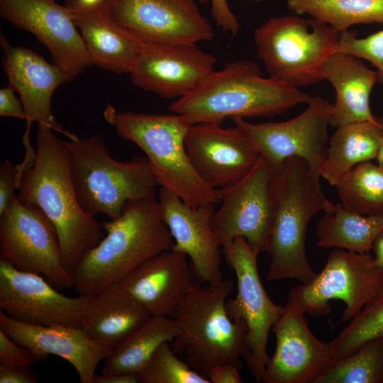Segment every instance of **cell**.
Masks as SVG:
<instances>
[{"mask_svg":"<svg viewBox=\"0 0 383 383\" xmlns=\"http://www.w3.org/2000/svg\"><path fill=\"white\" fill-rule=\"evenodd\" d=\"M19 200L40 207L54 224L64 265L72 274L87 252L104 238L102 223L87 213L77 199L64 140L38 124L36 157L17 188Z\"/></svg>","mask_w":383,"mask_h":383,"instance_id":"obj_1","label":"cell"},{"mask_svg":"<svg viewBox=\"0 0 383 383\" xmlns=\"http://www.w3.org/2000/svg\"><path fill=\"white\" fill-rule=\"evenodd\" d=\"M101 223L106 235L85 253L72 273L79 295H94L119 282L174 245L156 197L128 201L118 217Z\"/></svg>","mask_w":383,"mask_h":383,"instance_id":"obj_2","label":"cell"},{"mask_svg":"<svg viewBox=\"0 0 383 383\" xmlns=\"http://www.w3.org/2000/svg\"><path fill=\"white\" fill-rule=\"evenodd\" d=\"M311 95L299 88L265 78L257 63L249 60L230 62L213 71L194 89L169 106L174 113L192 125L221 123L226 118L271 117L282 114Z\"/></svg>","mask_w":383,"mask_h":383,"instance_id":"obj_3","label":"cell"},{"mask_svg":"<svg viewBox=\"0 0 383 383\" xmlns=\"http://www.w3.org/2000/svg\"><path fill=\"white\" fill-rule=\"evenodd\" d=\"M319 179L299 157L287 159L273 171L267 281L292 278L307 283L316 275L306 257L307 228L316 213L333 205L323 194Z\"/></svg>","mask_w":383,"mask_h":383,"instance_id":"obj_4","label":"cell"},{"mask_svg":"<svg viewBox=\"0 0 383 383\" xmlns=\"http://www.w3.org/2000/svg\"><path fill=\"white\" fill-rule=\"evenodd\" d=\"M233 287L229 277L216 286L196 283L170 316L180 330L170 343L172 350L206 378L220 364L240 369V358L247 355V326L243 320H232L226 310Z\"/></svg>","mask_w":383,"mask_h":383,"instance_id":"obj_5","label":"cell"},{"mask_svg":"<svg viewBox=\"0 0 383 383\" xmlns=\"http://www.w3.org/2000/svg\"><path fill=\"white\" fill-rule=\"evenodd\" d=\"M103 115L121 138L144 152L160 187L192 207L220 203L219 190L205 182L190 162L185 137L192 124L186 118L176 113L118 111L110 104Z\"/></svg>","mask_w":383,"mask_h":383,"instance_id":"obj_6","label":"cell"},{"mask_svg":"<svg viewBox=\"0 0 383 383\" xmlns=\"http://www.w3.org/2000/svg\"><path fill=\"white\" fill-rule=\"evenodd\" d=\"M64 142L69 152L73 187L87 213L104 214L114 219L128 201L156 197L160 185L147 157L119 162L111 157L98 133L84 138L74 135Z\"/></svg>","mask_w":383,"mask_h":383,"instance_id":"obj_7","label":"cell"},{"mask_svg":"<svg viewBox=\"0 0 383 383\" xmlns=\"http://www.w3.org/2000/svg\"><path fill=\"white\" fill-rule=\"evenodd\" d=\"M339 37L331 26L297 16L272 17L254 33L269 77L297 88L323 80V65Z\"/></svg>","mask_w":383,"mask_h":383,"instance_id":"obj_8","label":"cell"},{"mask_svg":"<svg viewBox=\"0 0 383 383\" xmlns=\"http://www.w3.org/2000/svg\"><path fill=\"white\" fill-rule=\"evenodd\" d=\"M383 287V273L370 252L334 248L323 270L307 283L292 287L287 308L312 316L331 311V300L345 303L338 323L350 321Z\"/></svg>","mask_w":383,"mask_h":383,"instance_id":"obj_9","label":"cell"},{"mask_svg":"<svg viewBox=\"0 0 383 383\" xmlns=\"http://www.w3.org/2000/svg\"><path fill=\"white\" fill-rule=\"evenodd\" d=\"M0 257L44 275L57 289L73 287L54 224L40 207L22 203L16 194L0 214Z\"/></svg>","mask_w":383,"mask_h":383,"instance_id":"obj_10","label":"cell"},{"mask_svg":"<svg viewBox=\"0 0 383 383\" xmlns=\"http://www.w3.org/2000/svg\"><path fill=\"white\" fill-rule=\"evenodd\" d=\"M226 262L235 272L237 294L226 302L228 316L247 326V355L244 359L252 376L262 382L269 360L267 343L270 329L287 311L269 297L260 280L255 252L243 237L221 246Z\"/></svg>","mask_w":383,"mask_h":383,"instance_id":"obj_11","label":"cell"},{"mask_svg":"<svg viewBox=\"0 0 383 383\" xmlns=\"http://www.w3.org/2000/svg\"><path fill=\"white\" fill-rule=\"evenodd\" d=\"M306 104L301 114L286 121L252 123L240 117L232 119L272 171L287 159L299 157L321 177L328 147V128L333 104L321 96H311Z\"/></svg>","mask_w":383,"mask_h":383,"instance_id":"obj_12","label":"cell"},{"mask_svg":"<svg viewBox=\"0 0 383 383\" xmlns=\"http://www.w3.org/2000/svg\"><path fill=\"white\" fill-rule=\"evenodd\" d=\"M197 0H105L111 19L143 44L211 41V24Z\"/></svg>","mask_w":383,"mask_h":383,"instance_id":"obj_13","label":"cell"},{"mask_svg":"<svg viewBox=\"0 0 383 383\" xmlns=\"http://www.w3.org/2000/svg\"><path fill=\"white\" fill-rule=\"evenodd\" d=\"M272 177L273 171L260 156L243 178L218 189L221 206L213 213L211 226L221 246L243 237L257 254L267 250Z\"/></svg>","mask_w":383,"mask_h":383,"instance_id":"obj_14","label":"cell"},{"mask_svg":"<svg viewBox=\"0 0 383 383\" xmlns=\"http://www.w3.org/2000/svg\"><path fill=\"white\" fill-rule=\"evenodd\" d=\"M39 274L16 268L0 257V309L33 325L81 328L92 295L67 296Z\"/></svg>","mask_w":383,"mask_h":383,"instance_id":"obj_15","label":"cell"},{"mask_svg":"<svg viewBox=\"0 0 383 383\" xmlns=\"http://www.w3.org/2000/svg\"><path fill=\"white\" fill-rule=\"evenodd\" d=\"M0 45L2 67L7 75L9 85L18 93L23 104L26 121L23 135V160L31 162L36 156V150L30 141L33 122L45 125L68 139L75 135L63 128L51 109V100L56 89L72 80L59 67L49 63L38 53L23 46L12 45L2 33Z\"/></svg>","mask_w":383,"mask_h":383,"instance_id":"obj_16","label":"cell"},{"mask_svg":"<svg viewBox=\"0 0 383 383\" xmlns=\"http://www.w3.org/2000/svg\"><path fill=\"white\" fill-rule=\"evenodd\" d=\"M0 16L35 35L72 81L93 65L70 10L56 0H0Z\"/></svg>","mask_w":383,"mask_h":383,"instance_id":"obj_17","label":"cell"},{"mask_svg":"<svg viewBox=\"0 0 383 383\" xmlns=\"http://www.w3.org/2000/svg\"><path fill=\"white\" fill-rule=\"evenodd\" d=\"M216 62L196 43L142 44L129 74L133 84L145 91L179 99L209 76Z\"/></svg>","mask_w":383,"mask_h":383,"instance_id":"obj_18","label":"cell"},{"mask_svg":"<svg viewBox=\"0 0 383 383\" xmlns=\"http://www.w3.org/2000/svg\"><path fill=\"white\" fill-rule=\"evenodd\" d=\"M190 162L199 177L211 187H228L243 178L255 165L260 155L238 126L221 123L192 124L185 137Z\"/></svg>","mask_w":383,"mask_h":383,"instance_id":"obj_19","label":"cell"},{"mask_svg":"<svg viewBox=\"0 0 383 383\" xmlns=\"http://www.w3.org/2000/svg\"><path fill=\"white\" fill-rule=\"evenodd\" d=\"M158 202L162 219L174 240L172 249L188 257L197 282L219 284L224 278L221 245L211 226L215 204L192 207L163 187L158 192Z\"/></svg>","mask_w":383,"mask_h":383,"instance_id":"obj_20","label":"cell"},{"mask_svg":"<svg viewBox=\"0 0 383 383\" xmlns=\"http://www.w3.org/2000/svg\"><path fill=\"white\" fill-rule=\"evenodd\" d=\"M272 329L276 347L263 382L314 383L332 362L330 343L313 334L304 313L287 308Z\"/></svg>","mask_w":383,"mask_h":383,"instance_id":"obj_21","label":"cell"},{"mask_svg":"<svg viewBox=\"0 0 383 383\" xmlns=\"http://www.w3.org/2000/svg\"><path fill=\"white\" fill-rule=\"evenodd\" d=\"M0 330L30 350L40 362L50 355L67 360L82 383H93L98 365L111 351L92 340L81 328L30 324L13 319L1 311Z\"/></svg>","mask_w":383,"mask_h":383,"instance_id":"obj_22","label":"cell"},{"mask_svg":"<svg viewBox=\"0 0 383 383\" xmlns=\"http://www.w3.org/2000/svg\"><path fill=\"white\" fill-rule=\"evenodd\" d=\"M118 283L151 316H171L199 282L188 257L171 249L148 260Z\"/></svg>","mask_w":383,"mask_h":383,"instance_id":"obj_23","label":"cell"},{"mask_svg":"<svg viewBox=\"0 0 383 383\" xmlns=\"http://www.w3.org/2000/svg\"><path fill=\"white\" fill-rule=\"evenodd\" d=\"M93 65L116 74L130 73L141 43L110 17L105 2L86 6L67 0Z\"/></svg>","mask_w":383,"mask_h":383,"instance_id":"obj_24","label":"cell"},{"mask_svg":"<svg viewBox=\"0 0 383 383\" xmlns=\"http://www.w3.org/2000/svg\"><path fill=\"white\" fill-rule=\"evenodd\" d=\"M322 76L335 91L331 126L337 128L351 123L377 121L370 105L372 90L378 83L376 70L355 55L335 50L324 62Z\"/></svg>","mask_w":383,"mask_h":383,"instance_id":"obj_25","label":"cell"},{"mask_svg":"<svg viewBox=\"0 0 383 383\" xmlns=\"http://www.w3.org/2000/svg\"><path fill=\"white\" fill-rule=\"evenodd\" d=\"M150 316L118 282L91 296L82 328L98 344L111 350Z\"/></svg>","mask_w":383,"mask_h":383,"instance_id":"obj_26","label":"cell"},{"mask_svg":"<svg viewBox=\"0 0 383 383\" xmlns=\"http://www.w3.org/2000/svg\"><path fill=\"white\" fill-rule=\"evenodd\" d=\"M383 128L376 121H360L341 126L328 140L320 175L336 187L358 164L376 158Z\"/></svg>","mask_w":383,"mask_h":383,"instance_id":"obj_27","label":"cell"},{"mask_svg":"<svg viewBox=\"0 0 383 383\" xmlns=\"http://www.w3.org/2000/svg\"><path fill=\"white\" fill-rule=\"evenodd\" d=\"M170 316H150L126 340L112 349L104 360L102 374H137L157 348L171 343L179 333Z\"/></svg>","mask_w":383,"mask_h":383,"instance_id":"obj_28","label":"cell"},{"mask_svg":"<svg viewBox=\"0 0 383 383\" xmlns=\"http://www.w3.org/2000/svg\"><path fill=\"white\" fill-rule=\"evenodd\" d=\"M383 230V214L365 216L345 210L339 202L319 219L316 226L318 246L370 252L377 235Z\"/></svg>","mask_w":383,"mask_h":383,"instance_id":"obj_29","label":"cell"},{"mask_svg":"<svg viewBox=\"0 0 383 383\" xmlns=\"http://www.w3.org/2000/svg\"><path fill=\"white\" fill-rule=\"evenodd\" d=\"M297 14L331 26L340 33L355 24L383 23V0H287Z\"/></svg>","mask_w":383,"mask_h":383,"instance_id":"obj_30","label":"cell"},{"mask_svg":"<svg viewBox=\"0 0 383 383\" xmlns=\"http://www.w3.org/2000/svg\"><path fill=\"white\" fill-rule=\"evenodd\" d=\"M340 204L350 212L383 214V170L370 161L357 165L336 186Z\"/></svg>","mask_w":383,"mask_h":383,"instance_id":"obj_31","label":"cell"},{"mask_svg":"<svg viewBox=\"0 0 383 383\" xmlns=\"http://www.w3.org/2000/svg\"><path fill=\"white\" fill-rule=\"evenodd\" d=\"M383 336L372 338L353 353L333 361L314 383H382Z\"/></svg>","mask_w":383,"mask_h":383,"instance_id":"obj_32","label":"cell"},{"mask_svg":"<svg viewBox=\"0 0 383 383\" xmlns=\"http://www.w3.org/2000/svg\"><path fill=\"white\" fill-rule=\"evenodd\" d=\"M382 336L383 287L338 336L329 342L333 361L353 353L369 340Z\"/></svg>","mask_w":383,"mask_h":383,"instance_id":"obj_33","label":"cell"},{"mask_svg":"<svg viewBox=\"0 0 383 383\" xmlns=\"http://www.w3.org/2000/svg\"><path fill=\"white\" fill-rule=\"evenodd\" d=\"M137 376L140 383H211L209 378L180 360L168 343L157 348Z\"/></svg>","mask_w":383,"mask_h":383,"instance_id":"obj_34","label":"cell"},{"mask_svg":"<svg viewBox=\"0 0 383 383\" xmlns=\"http://www.w3.org/2000/svg\"><path fill=\"white\" fill-rule=\"evenodd\" d=\"M356 31L340 33L336 50L364 59L376 68L378 83L383 90V30L360 38Z\"/></svg>","mask_w":383,"mask_h":383,"instance_id":"obj_35","label":"cell"},{"mask_svg":"<svg viewBox=\"0 0 383 383\" xmlns=\"http://www.w3.org/2000/svg\"><path fill=\"white\" fill-rule=\"evenodd\" d=\"M39 362V358L30 350L14 341L0 330L1 364L30 367Z\"/></svg>","mask_w":383,"mask_h":383,"instance_id":"obj_36","label":"cell"},{"mask_svg":"<svg viewBox=\"0 0 383 383\" xmlns=\"http://www.w3.org/2000/svg\"><path fill=\"white\" fill-rule=\"evenodd\" d=\"M199 3L205 4L211 1V12L217 26L223 31L235 36L240 29V25L237 16L231 11L227 0H197ZM260 2L262 0H250Z\"/></svg>","mask_w":383,"mask_h":383,"instance_id":"obj_37","label":"cell"},{"mask_svg":"<svg viewBox=\"0 0 383 383\" xmlns=\"http://www.w3.org/2000/svg\"><path fill=\"white\" fill-rule=\"evenodd\" d=\"M16 165L6 160L0 165V214L9 206L15 194Z\"/></svg>","mask_w":383,"mask_h":383,"instance_id":"obj_38","label":"cell"},{"mask_svg":"<svg viewBox=\"0 0 383 383\" xmlns=\"http://www.w3.org/2000/svg\"><path fill=\"white\" fill-rule=\"evenodd\" d=\"M16 90L8 85L0 90V116L26 119V113L21 100L15 95Z\"/></svg>","mask_w":383,"mask_h":383,"instance_id":"obj_39","label":"cell"},{"mask_svg":"<svg viewBox=\"0 0 383 383\" xmlns=\"http://www.w3.org/2000/svg\"><path fill=\"white\" fill-rule=\"evenodd\" d=\"M38 379L30 367L0 363V383H37Z\"/></svg>","mask_w":383,"mask_h":383,"instance_id":"obj_40","label":"cell"},{"mask_svg":"<svg viewBox=\"0 0 383 383\" xmlns=\"http://www.w3.org/2000/svg\"><path fill=\"white\" fill-rule=\"evenodd\" d=\"M239 370L231 363L220 364L211 370L209 379L212 383H241Z\"/></svg>","mask_w":383,"mask_h":383,"instance_id":"obj_41","label":"cell"},{"mask_svg":"<svg viewBox=\"0 0 383 383\" xmlns=\"http://www.w3.org/2000/svg\"><path fill=\"white\" fill-rule=\"evenodd\" d=\"M137 374H95L93 383H138Z\"/></svg>","mask_w":383,"mask_h":383,"instance_id":"obj_42","label":"cell"},{"mask_svg":"<svg viewBox=\"0 0 383 383\" xmlns=\"http://www.w3.org/2000/svg\"><path fill=\"white\" fill-rule=\"evenodd\" d=\"M374 252L373 263L383 273V230L374 240L372 249Z\"/></svg>","mask_w":383,"mask_h":383,"instance_id":"obj_43","label":"cell"},{"mask_svg":"<svg viewBox=\"0 0 383 383\" xmlns=\"http://www.w3.org/2000/svg\"><path fill=\"white\" fill-rule=\"evenodd\" d=\"M78 4L86 6H96L99 4H101L105 2V0H73Z\"/></svg>","mask_w":383,"mask_h":383,"instance_id":"obj_44","label":"cell"},{"mask_svg":"<svg viewBox=\"0 0 383 383\" xmlns=\"http://www.w3.org/2000/svg\"><path fill=\"white\" fill-rule=\"evenodd\" d=\"M375 159L377 160L378 166L383 170V138L382 139Z\"/></svg>","mask_w":383,"mask_h":383,"instance_id":"obj_45","label":"cell"},{"mask_svg":"<svg viewBox=\"0 0 383 383\" xmlns=\"http://www.w3.org/2000/svg\"><path fill=\"white\" fill-rule=\"evenodd\" d=\"M377 121L380 126L383 128V116L377 117Z\"/></svg>","mask_w":383,"mask_h":383,"instance_id":"obj_46","label":"cell"},{"mask_svg":"<svg viewBox=\"0 0 383 383\" xmlns=\"http://www.w3.org/2000/svg\"><path fill=\"white\" fill-rule=\"evenodd\" d=\"M382 383H383V381H382Z\"/></svg>","mask_w":383,"mask_h":383,"instance_id":"obj_47","label":"cell"}]
</instances>
